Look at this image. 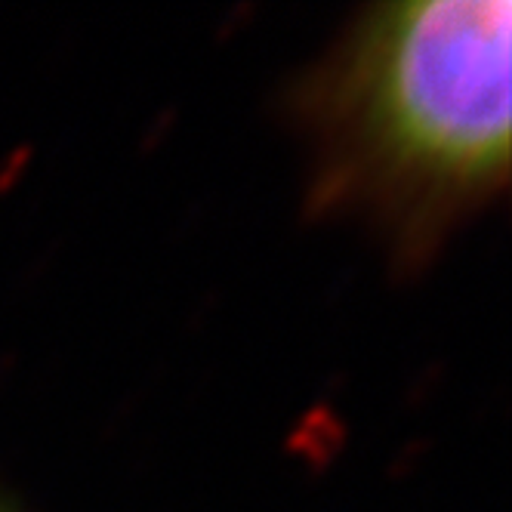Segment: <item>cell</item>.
<instances>
[{
    "mask_svg": "<svg viewBox=\"0 0 512 512\" xmlns=\"http://www.w3.org/2000/svg\"><path fill=\"white\" fill-rule=\"evenodd\" d=\"M343 121L389 189L426 201L485 195L509 167V4L383 10L346 68Z\"/></svg>",
    "mask_w": 512,
    "mask_h": 512,
    "instance_id": "6da1fadb",
    "label": "cell"
}]
</instances>
